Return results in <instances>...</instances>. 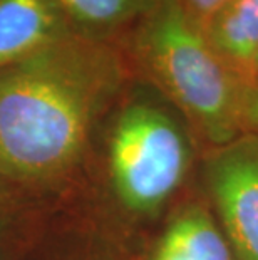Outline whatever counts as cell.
I'll use <instances>...</instances> for the list:
<instances>
[{
	"label": "cell",
	"mask_w": 258,
	"mask_h": 260,
	"mask_svg": "<svg viewBox=\"0 0 258 260\" xmlns=\"http://www.w3.org/2000/svg\"><path fill=\"white\" fill-rule=\"evenodd\" d=\"M94 260H104V257H102V255H97ZM106 260H111V258H106Z\"/></svg>",
	"instance_id": "cell-12"
},
{
	"label": "cell",
	"mask_w": 258,
	"mask_h": 260,
	"mask_svg": "<svg viewBox=\"0 0 258 260\" xmlns=\"http://www.w3.org/2000/svg\"><path fill=\"white\" fill-rule=\"evenodd\" d=\"M196 175L235 258L258 260V136L243 133L205 149Z\"/></svg>",
	"instance_id": "cell-4"
},
{
	"label": "cell",
	"mask_w": 258,
	"mask_h": 260,
	"mask_svg": "<svg viewBox=\"0 0 258 260\" xmlns=\"http://www.w3.org/2000/svg\"><path fill=\"white\" fill-rule=\"evenodd\" d=\"M74 36L119 44L161 0H54Z\"/></svg>",
	"instance_id": "cell-8"
},
{
	"label": "cell",
	"mask_w": 258,
	"mask_h": 260,
	"mask_svg": "<svg viewBox=\"0 0 258 260\" xmlns=\"http://www.w3.org/2000/svg\"><path fill=\"white\" fill-rule=\"evenodd\" d=\"M179 9L195 22L196 25L203 27V24L222 9L228 0H174Z\"/></svg>",
	"instance_id": "cell-9"
},
{
	"label": "cell",
	"mask_w": 258,
	"mask_h": 260,
	"mask_svg": "<svg viewBox=\"0 0 258 260\" xmlns=\"http://www.w3.org/2000/svg\"><path fill=\"white\" fill-rule=\"evenodd\" d=\"M133 260H237L198 186L186 191L150 232Z\"/></svg>",
	"instance_id": "cell-5"
},
{
	"label": "cell",
	"mask_w": 258,
	"mask_h": 260,
	"mask_svg": "<svg viewBox=\"0 0 258 260\" xmlns=\"http://www.w3.org/2000/svg\"><path fill=\"white\" fill-rule=\"evenodd\" d=\"M203 149L181 113L133 74L104 121L91 171L106 217L153 230L188 191Z\"/></svg>",
	"instance_id": "cell-2"
},
{
	"label": "cell",
	"mask_w": 258,
	"mask_h": 260,
	"mask_svg": "<svg viewBox=\"0 0 258 260\" xmlns=\"http://www.w3.org/2000/svg\"><path fill=\"white\" fill-rule=\"evenodd\" d=\"M133 71L116 42L65 36L0 69V176L20 207L86 183L104 121Z\"/></svg>",
	"instance_id": "cell-1"
},
{
	"label": "cell",
	"mask_w": 258,
	"mask_h": 260,
	"mask_svg": "<svg viewBox=\"0 0 258 260\" xmlns=\"http://www.w3.org/2000/svg\"><path fill=\"white\" fill-rule=\"evenodd\" d=\"M208 44L241 86L258 82V0H228L201 27Z\"/></svg>",
	"instance_id": "cell-6"
},
{
	"label": "cell",
	"mask_w": 258,
	"mask_h": 260,
	"mask_svg": "<svg viewBox=\"0 0 258 260\" xmlns=\"http://www.w3.org/2000/svg\"><path fill=\"white\" fill-rule=\"evenodd\" d=\"M24 213V208L15 200L10 188L5 185L4 178L0 176V234L7 230L10 223H14L15 218H19Z\"/></svg>",
	"instance_id": "cell-11"
},
{
	"label": "cell",
	"mask_w": 258,
	"mask_h": 260,
	"mask_svg": "<svg viewBox=\"0 0 258 260\" xmlns=\"http://www.w3.org/2000/svg\"><path fill=\"white\" fill-rule=\"evenodd\" d=\"M74 36L54 0H0V69Z\"/></svg>",
	"instance_id": "cell-7"
},
{
	"label": "cell",
	"mask_w": 258,
	"mask_h": 260,
	"mask_svg": "<svg viewBox=\"0 0 258 260\" xmlns=\"http://www.w3.org/2000/svg\"><path fill=\"white\" fill-rule=\"evenodd\" d=\"M119 46L133 74L178 109L203 151L243 135L245 87L174 0H161Z\"/></svg>",
	"instance_id": "cell-3"
},
{
	"label": "cell",
	"mask_w": 258,
	"mask_h": 260,
	"mask_svg": "<svg viewBox=\"0 0 258 260\" xmlns=\"http://www.w3.org/2000/svg\"><path fill=\"white\" fill-rule=\"evenodd\" d=\"M241 124H243V133L258 136V82L243 91Z\"/></svg>",
	"instance_id": "cell-10"
}]
</instances>
